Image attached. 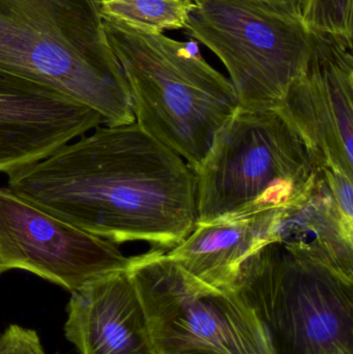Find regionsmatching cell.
I'll return each instance as SVG.
<instances>
[{
    "instance_id": "cell-7",
    "label": "cell",
    "mask_w": 353,
    "mask_h": 354,
    "mask_svg": "<svg viewBox=\"0 0 353 354\" xmlns=\"http://www.w3.org/2000/svg\"><path fill=\"white\" fill-rule=\"evenodd\" d=\"M164 250L130 257L126 272L158 354H274L265 324L238 292L189 284Z\"/></svg>"
},
{
    "instance_id": "cell-18",
    "label": "cell",
    "mask_w": 353,
    "mask_h": 354,
    "mask_svg": "<svg viewBox=\"0 0 353 354\" xmlns=\"http://www.w3.org/2000/svg\"><path fill=\"white\" fill-rule=\"evenodd\" d=\"M187 354H215V353H187Z\"/></svg>"
},
{
    "instance_id": "cell-16",
    "label": "cell",
    "mask_w": 353,
    "mask_h": 354,
    "mask_svg": "<svg viewBox=\"0 0 353 354\" xmlns=\"http://www.w3.org/2000/svg\"><path fill=\"white\" fill-rule=\"evenodd\" d=\"M0 354H47L35 330L10 324L0 335Z\"/></svg>"
},
{
    "instance_id": "cell-15",
    "label": "cell",
    "mask_w": 353,
    "mask_h": 354,
    "mask_svg": "<svg viewBox=\"0 0 353 354\" xmlns=\"http://www.w3.org/2000/svg\"><path fill=\"white\" fill-rule=\"evenodd\" d=\"M300 12L310 32L352 41V0H303Z\"/></svg>"
},
{
    "instance_id": "cell-1",
    "label": "cell",
    "mask_w": 353,
    "mask_h": 354,
    "mask_svg": "<svg viewBox=\"0 0 353 354\" xmlns=\"http://www.w3.org/2000/svg\"><path fill=\"white\" fill-rule=\"evenodd\" d=\"M6 176L15 193L116 245L145 241L168 252L198 218L194 170L136 122L97 127Z\"/></svg>"
},
{
    "instance_id": "cell-9",
    "label": "cell",
    "mask_w": 353,
    "mask_h": 354,
    "mask_svg": "<svg viewBox=\"0 0 353 354\" xmlns=\"http://www.w3.org/2000/svg\"><path fill=\"white\" fill-rule=\"evenodd\" d=\"M312 35L308 64L276 110L321 168H335L353 178L352 41Z\"/></svg>"
},
{
    "instance_id": "cell-14",
    "label": "cell",
    "mask_w": 353,
    "mask_h": 354,
    "mask_svg": "<svg viewBox=\"0 0 353 354\" xmlns=\"http://www.w3.org/2000/svg\"><path fill=\"white\" fill-rule=\"evenodd\" d=\"M193 4L187 0H101L104 18L146 33L184 29Z\"/></svg>"
},
{
    "instance_id": "cell-5",
    "label": "cell",
    "mask_w": 353,
    "mask_h": 354,
    "mask_svg": "<svg viewBox=\"0 0 353 354\" xmlns=\"http://www.w3.org/2000/svg\"><path fill=\"white\" fill-rule=\"evenodd\" d=\"M236 290L265 324L274 354H353V281L310 256L267 243L242 264Z\"/></svg>"
},
{
    "instance_id": "cell-10",
    "label": "cell",
    "mask_w": 353,
    "mask_h": 354,
    "mask_svg": "<svg viewBox=\"0 0 353 354\" xmlns=\"http://www.w3.org/2000/svg\"><path fill=\"white\" fill-rule=\"evenodd\" d=\"M102 124L95 110L0 72V172L37 163Z\"/></svg>"
},
{
    "instance_id": "cell-3",
    "label": "cell",
    "mask_w": 353,
    "mask_h": 354,
    "mask_svg": "<svg viewBox=\"0 0 353 354\" xmlns=\"http://www.w3.org/2000/svg\"><path fill=\"white\" fill-rule=\"evenodd\" d=\"M103 20L130 86L137 124L196 171L240 108L233 85L202 57L197 41Z\"/></svg>"
},
{
    "instance_id": "cell-4",
    "label": "cell",
    "mask_w": 353,
    "mask_h": 354,
    "mask_svg": "<svg viewBox=\"0 0 353 354\" xmlns=\"http://www.w3.org/2000/svg\"><path fill=\"white\" fill-rule=\"evenodd\" d=\"M319 171L306 143L277 110L240 107L195 171L197 224L294 207L308 197Z\"/></svg>"
},
{
    "instance_id": "cell-6",
    "label": "cell",
    "mask_w": 353,
    "mask_h": 354,
    "mask_svg": "<svg viewBox=\"0 0 353 354\" xmlns=\"http://www.w3.org/2000/svg\"><path fill=\"white\" fill-rule=\"evenodd\" d=\"M187 35L223 62L238 104L276 110L312 53L302 17L259 0H202L193 4Z\"/></svg>"
},
{
    "instance_id": "cell-11",
    "label": "cell",
    "mask_w": 353,
    "mask_h": 354,
    "mask_svg": "<svg viewBox=\"0 0 353 354\" xmlns=\"http://www.w3.org/2000/svg\"><path fill=\"white\" fill-rule=\"evenodd\" d=\"M66 311L64 333L80 354H158L126 270L72 292Z\"/></svg>"
},
{
    "instance_id": "cell-8",
    "label": "cell",
    "mask_w": 353,
    "mask_h": 354,
    "mask_svg": "<svg viewBox=\"0 0 353 354\" xmlns=\"http://www.w3.org/2000/svg\"><path fill=\"white\" fill-rule=\"evenodd\" d=\"M116 243L90 234L0 187V276L26 270L74 292L128 268Z\"/></svg>"
},
{
    "instance_id": "cell-12",
    "label": "cell",
    "mask_w": 353,
    "mask_h": 354,
    "mask_svg": "<svg viewBox=\"0 0 353 354\" xmlns=\"http://www.w3.org/2000/svg\"><path fill=\"white\" fill-rule=\"evenodd\" d=\"M283 210L275 208L196 224L166 256L195 288L232 292L245 261L263 245L278 241Z\"/></svg>"
},
{
    "instance_id": "cell-13",
    "label": "cell",
    "mask_w": 353,
    "mask_h": 354,
    "mask_svg": "<svg viewBox=\"0 0 353 354\" xmlns=\"http://www.w3.org/2000/svg\"><path fill=\"white\" fill-rule=\"evenodd\" d=\"M352 237L353 223L340 212L321 168L308 197L283 210L277 241L353 281Z\"/></svg>"
},
{
    "instance_id": "cell-2",
    "label": "cell",
    "mask_w": 353,
    "mask_h": 354,
    "mask_svg": "<svg viewBox=\"0 0 353 354\" xmlns=\"http://www.w3.org/2000/svg\"><path fill=\"white\" fill-rule=\"evenodd\" d=\"M0 72L95 110L104 126L136 122L101 0H0Z\"/></svg>"
},
{
    "instance_id": "cell-17",
    "label": "cell",
    "mask_w": 353,
    "mask_h": 354,
    "mask_svg": "<svg viewBox=\"0 0 353 354\" xmlns=\"http://www.w3.org/2000/svg\"><path fill=\"white\" fill-rule=\"evenodd\" d=\"M187 1L191 2V3H197L202 0H187ZM259 1L265 2V3L282 8L286 12L296 15V16L302 17L300 8H302L303 0H259Z\"/></svg>"
}]
</instances>
